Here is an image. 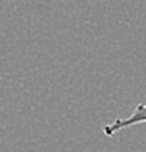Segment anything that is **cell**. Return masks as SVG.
<instances>
[{"label":"cell","mask_w":146,"mask_h":152,"mask_svg":"<svg viewBox=\"0 0 146 152\" xmlns=\"http://www.w3.org/2000/svg\"><path fill=\"white\" fill-rule=\"evenodd\" d=\"M142 123H146V104H137L134 111L128 117L115 118L112 123H108L102 127V132L105 136L112 137L115 133H118L123 129H127V127L136 126V124H142Z\"/></svg>","instance_id":"1"}]
</instances>
